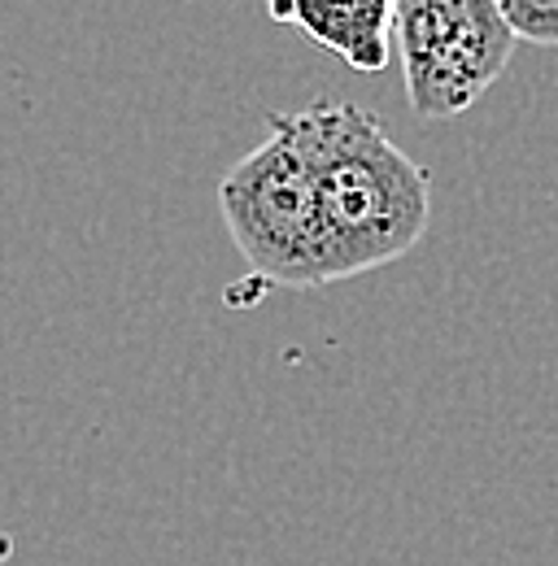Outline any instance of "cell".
<instances>
[{"label":"cell","mask_w":558,"mask_h":566,"mask_svg":"<svg viewBox=\"0 0 558 566\" xmlns=\"http://www.w3.org/2000/svg\"><path fill=\"white\" fill-rule=\"evenodd\" d=\"M393 40L411 109L423 123H445L472 109L515 53V35L493 0L393 4Z\"/></svg>","instance_id":"3"},{"label":"cell","mask_w":558,"mask_h":566,"mask_svg":"<svg viewBox=\"0 0 558 566\" xmlns=\"http://www.w3.org/2000/svg\"><path fill=\"white\" fill-rule=\"evenodd\" d=\"M218 210L245 266L276 287H319L332 280V249L297 148L271 132L218 184Z\"/></svg>","instance_id":"2"},{"label":"cell","mask_w":558,"mask_h":566,"mask_svg":"<svg viewBox=\"0 0 558 566\" xmlns=\"http://www.w3.org/2000/svg\"><path fill=\"white\" fill-rule=\"evenodd\" d=\"M271 132L297 148L323 235L332 280H353L406 258L432 218V179L384 118L366 105L314 96L288 114H271Z\"/></svg>","instance_id":"1"},{"label":"cell","mask_w":558,"mask_h":566,"mask_svg":"<svg viewBox=\"0 0 558 566\" xmlns=\"http://www.w3.org/2000/svg\"><path fill=\"white\" fill-rule=\"evenodd\" d=\"M276 22H297L301 35L337 53L349 71L380 74L393 53V4L389 0H297L271 4Z\"/></svg>","instance_id":"4"},{"label":"cell","mask_w":558,"mask_h":566,"mask_svg":"<svg viewBox=\"0 0 558 566\" xmlns=\"http://www.w3.org/2000/svg\"><path fill=\"white\" fill-rule=\"evenodd\" d=\"M493 4L515 40L558 49V0H493Z\"/></svg>","instance_id":"5"}]
</instances>
